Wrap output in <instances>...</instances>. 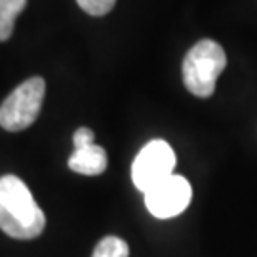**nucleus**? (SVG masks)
<instances>
[{"instance_id": "6e6552de", "label": "nucleus", "mask_w": 257, "mask_h": 257, "mask_svg": "<svg viewBox=\"0 0 257 257\" xmlns=\"http://www.w3.org/2000/svg\"><path fill=\"white\" fill-rule=\"evenodd\" d=\"M130 248L126 240L118 236H105L97 242V246L93 249L92 257H128Z\"/></svg>"}, {"instance_id": "1a4fd4ad", "label": "nucleus", "mask_w": 257, "mask_h": 257, "mask_svg": "<svg viewBox=\"0 0 257 257\" xmlns=\"http://www.w3.org/2000/svg\"><path fill=\"white\" fill-rule=\"evenodd\" d=\"M76 4H78L86 14L99 18V16L109 14L110 10L114 8L116 0H76Z\"/></svg>"}, {"instance_id": "f03ea898", "label": "nucleus", "mask_w": 257, "mask_h": 257, "mask_svg": "<svg viewBox=\"0 0 257 257\" xmlns=\"http://www.w3.org/2000/svg\"><path fill=\"white\" fill-rule=\"evenodd\" d=\"M227 67L225 50L215 40L196 42L183 59L185 88L196 97H210L215 92V82Z\"/></svg>"}, {"instance_id": "7ed1b4c3", "label": "nucleus", "mask_w": 257, "mask_h": 257, "mask_svg": "<svg viewBox=\"0 0 257 257\" xmlns=\"http://www.w3.org/2000/svg\"><path fill=\"white\" fill-rule=\"evenodd\" d=\"M46 93L42 76H33L19 84L0 105V126L8 132H21L35 124Z\"/></svg>"}, {"instance_id": "f257e3e1", "label": "nucleus", "mask_w": 257, "mask_h": 257, "mask_svg": "<svg viewBox=\"0 0 257 257\" xmlns=\"http://www.w3.org/2000/svg\"><path fill=\"white\" fill-rule=\"evenodd\" d=\"M46 217L29 187L18 175L0 177V229L16 240H33L42 234Z\"/></svg>"}, {"instance_id": "20e7f679", "label": "nucleus", "mask_w": 257, "mask_h": 257, "mask_svg": "<svg viewBox=\"0 0 257 257\" xmlns=\"http://www.w3.org/2000/svg\"><path fill=\"white\" fill-rule=\"evenodd\" d=\"M175 153L164 139H153L139 151L132 164V181L136 189L145 194L149 189L174 175Z\"/></svg>"}, {"instance_id": "9d476101", "label": "nucleus", "mask_w": 257, "mask_h": 257, "mask_svg": "<svg viewBox=\"0 0 257 257\" xmlns=\"http://www.w3.org/2000/svg\"><path fill=\"white\" fill-rule=\"evenodd\" d=\"M93 139H95V136H93L92 130L86 128V126H82V128H78L76 132H74L73 145H74V149L88 147V145H93Z\"/></svg>"}, {"instance_id": "39448f33", "label": "nucleus", "mask_w": 257, "mask_h": 257, "mask_svg": "<svg viewBox=\"0 0 257 257\" xmlns=\"http://www.w3.org/2000/svg\"><path fill=\"white\" fill-rule=\"evenodd\" d=\"M193 198L191 183L183 175H170L145 193V206L156 219H172L187 210Z\"/></svg>"}, {"instance_id": "423d86ee", "label": "nucleus", "mask_w": 257, "mask_h": 257, "mask_svg": "<svg viewBox=\"0 0 257 257\" xmlns=\"http://www.w3.org/2000/svg\"><path fill=\"white\" fill-rule=\"evenodd\" d=\"M69 168L71 172L80 175H101L107 170V153L99 145H88L82 149H74L69 156Z\"/></svg>"}, {"instance_id": "0eeeda50", "label": "nucleus", "mask_w": 257, "mask_h": 257, "mask_svg": "<svg viewBox=\"0 0 257 257\" xmlns=\"http://www.w3.org/2000/svg\"><path fill=\"white\" fill-rule=\"evenodd\" d=\"M25 8H27V0H0V42L12 37L16 18Z\"/></svg>"}]
</instances>
